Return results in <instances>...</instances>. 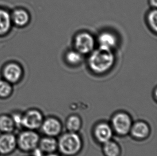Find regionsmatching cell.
Listing matches in <instances>:
<instances>
[{
	"instance_id": "obj_12",
	"label": "cell",
	"mask_w": 157,
	"mask_h": 156,
	"mask_svg": "<svg viewBox=\"0 0 157 156\" xmlns=\"http://www.w3.org/2000/svg\"><path fill=\"white\" fill-rule=\"evenodd\" d=\"M95 135L99 141L106 143L110 140L112 131L110 127L106 124H100L95 129Z\"/></svg>"
},
{
	"instance_id": "obj_15",
	"label": "cell",
	"mask_w": 157,
	"mask_h": 156,
	"mask_svg": "<svg viewBox=\"0 0 157 156\" xmlns=\"http://www.w3.org/2000/svg\"><path fill=\"white\" fill-rule=\"evenodd\" d=\"M146 23L149 29L156 34L157 32V11L156 9H152L146 15Z\"/></svg>"
},
{
	"instance_id": "obj_19",
	"label": "cell",
	"mask_w": 157,
	"mask_h": 156,
	"mask_svg": "<svg viewBox=\"0 0 157 156\" xmlns=\"http://www.w3.org/2000/svg\"><path fill=\"white\" fill-rule=\"evenodd\" d=\"M13 87L10 82L6 80H0V98L6 99L10 96Z\"/></svg>"
},
{
	"instance_id": "obj_11",
	"label": "cell",
	"mask_w": 157,
	"mask_h": 156,
	"mask_svg": "<svg viewBox=\"0 0 157 156\" xmlns=\"http://www.w3.org/2000/svg\"><path fill=\"white\" fill-rule=\"evenodd\" d=\"M16 129L10 114H0V133H13Z\"/></svg>"
},
{
	"instance_id": "obj_3",
	"label": "cell",
	"mask_w": 157,
	"mask_h": 156,
	"mask_svg": "<svg viewBox=\"0 0 157 156\" xmlns=\"http://www.w3.org/2000/svg\"><path fill=\"white\" fill-rule=\"evenodd\" d=\"M96 41L91 33L82 31L77 33L74 39V49L83 55L90 54L94 49Z\"/></svg>"
},
{
	"instance_id": "obj_24",
	"label": "cell",
	"mask_w": 157,
	"mask_h": 156,
	"mask_svg": "<svg viewBox=\"0 0 157 156\" xmlns=\"http://www.w3.org/2000/svg\"><path fill=\"white\" fill-rule=\"evenodd\" d=\"M149 4L152 9H156L157 6V0H148Z\"/></svg>"
},
{
	"instance_id": "obj_4",
	"label": "cell",
	"mask_w": 157,
	"mask_h": 156,
	"mask_svg": "<svg viewBox=\"0 0 157 156\" xmlns=\"http://www.w3.org/2000/svg\"><path fill=\"white\" fill-rule=\"evenodd\" d=\"M81 147L78 135L71 132L62 136L59 141V148L64 154L71 155L78 152Z\"/></svg>"
},
{
	"instance_id": "obj_10",
	"label": "cell",
	"mask_w": 157,
	"mask_h": 156,
	"mask_svg": "<svg viewBox=\"0 0 157 156\" xmlns=\"http://www.w3.org/2000/svg\"><path fill=\"white\" fill-rule=\"evenodd\" d=\"M21 68L18 65L15 64H9L4 70V77L6 81L10 83L17 82L21 78Z\"/></svg>"
},
{
	"instance_id": "obj_13",
	"label": "cell",
	"mask_w": 157,
	"mask_h": 156,
	"mask_svg": "<svg viewBox=\"0 0 157 156\" xmlns=\"http://www.w3.org/2000/svg\"><path fill=\"white\" fill-rule=\"evenodd\" d=\"M66 63L73 67L79 65L83 61V55L75 49L70 50L66 52L64 56Z\"/></svg>"
},
{
	"instance_id": "obj_20",
	"label": "cell",
	"mask_w": 157,
	"mask_h": 156,
	"mask_svg": "<svg viewBox=\"0 0 157 156\" xmlns=\"http://www.w3.org/2000/svg\"><path fill=\"white\" fill-rule=\"evenodd\" d=\"M104 150L107 156H117L119 154V148L117 144L113 142L105 143Z\"/></svg>"
},
{
	"instance_id": "obj_23",
	"label": "cell",
	"mask_w": 157,
	"mask_h": 156,
	"mask_svg": "<svg viewBox=\"0 0 157 156\" xmlns=\"http://www.w3.org/2000/svg\"><path fill=\"white\" fill-rule=\"evenodd\" d=\"M32 156H44V152L39 147H36L31 151Z\"/></svg>"
},
{
	"instance_id": "obj_16",
	"label": "cell",
	"mask_w": 157,
	"mask_h": 156,
	"mask_svg": "<svg viewBox=\"0 0 157 156\" xmlns=\"http://www.w3.org/2000/svg\"><path fill=\"white\" fill-rule=\"evenodd\" d=\"M149 129L144 122H137L132 128V134L137 138H144L149 134Z\"/></svg>"
},
{
	"instance_id": "obj_9",
	"label": "cell",
	"mask_w": 157,
	"mask_h": 156,
	"mask_svg": "<svg viewBox=\"0 0 157 156\" xmlns=\"http://www.w3.org/2000/svg\"><path fill=\"white\" fill-rule=\"evenodd\" d=\"M41 127L43 132L49 136L57 135L61 130L59 122L53 118H49L43 121Z\"/></svg>"
},
{
	"instance_id": "obj_2",
	"label": "cell",
	"mask_w": 157,
	"mask_h": 156,
	"mask_svg": "<svg viewBox=\"0 0 157 156\" xmlns=\"http://www.w3.org/2000/svg\"><path fill=\"white\" fill-rule=\"evenodd\" d=\"M17 148L23 152H31L38 146L40 138L33 130L23 129L16 136Z\"/></svg>"
},
{
	"instance_id": "obj_25",
	"label": "cell",
	"mask_w": 157,
	"mask_h": 156,
	"mask_svg": "<svg viewBox=\"0 0 157 156\" xmlns=\"http://www.w3.org/2000/svg\"><path fill=\"white\" fill-rule=\"evenodd\" d=\"M46 156H58L57 155H56V154H48V155H47Z\"/></svg>"
},
{
	"instance_id": "obj_1",
	"label": "cell",
	"mask_w": 157,
	"mask_h": 156,
	"mask_svg": "<svg viewBox=\"0 0 157 156\" xmlns=\"http://www.w3.org/2000/svg\"><path fill=\"white\" fill-rule=\"evenodd\" d=\"M113 50L99 48L90 54L87 64L92 72L98 74H104L113 67L115 56Z\"/></svg>"
},
{
	"instance_id": "obj_22",
	"label": "cell",
	"mask_w": 157,
	"mask_h": 156,
	"mask_svg": "<svg viewBox=\"0 0 157 156\" xmlns=\"http://www.w3.org/2000/svg\"><path fill=\"white\" fill-rule=\"evenodd\" d=\"M16 129L23 128L22 127V116L23 112L13 111L11 114Z\"/></svg>"
},
{
	"instance_id": "obj_14",
	"label": "cell",
	"mask_w": 157,
	"mask_h": 156,
	"mask_svg": "<svg viewBox=\"0 0 157 156\" xmlns=\"http://www.w3.org/2000/svg\"><path fill=\"white\" fill-rule=\"evenodd\" d=\"M38 145L43 152L51 153L55 151L57 147V142L52 137H44L39 141Z\"/></svg>"
},
{
	"instance_id": "obj_5",
	"label": "cell",
	"mask_w": 157,
	"mask_h": 156,
	"mask_svg": "<svg viewBox=\"0 0 157 156\" xmlns=\"http://www.w3.org/2000/svg\"><path fill=\"white\" fill-rule=\"evenodd\" d=\"M43 122V115L38 110L30 109L23 112L22 127L23 129L34 131L41 127Z\"/></svg>"
},
{
	"instance_id": "obj_8",
	"label": "cell",
	"mask_w": 157,
	"mask_h": 156,
	"mask_svg": "<svg viewBox=\"0 0 157 156\" xmlns=\"http://www.w3.org/2000/svg\"><path fill=\"white\" fill-rule=\"evenodd\" d=\"M99 48L113 50L117 44V36L112 32L104 31L100 33L97 39Z\"/></svg>"
},
{
	"instance_id": "obj_18",
	"label": "cell",
	"mask_w": 157,
	"mask_h": 156,
	"mask_svg": "<svg viewBox=\"0 0 157 156\" xmlns=\"http://www.w3.org/2000/svg\"><path fill=\"white\" fill-rule=\"evenodd\" d=\"M13 19L15 23L19 26H23L28 23L29 16L25 11L17 10L13 15Z\"/></svg>"
},
{
	"instance_id": "obj_21",
	"label": "cell",
	"mask_w": 157,
	"mask_h": 156,
	"mask_svg": "<svg viewBox=\"0 0 157 156\" xmlns=\"http://www.w3.org/2000/svg\"><path fill=\"white\" fill-rule=\"evenodd\" d=\"M81 126V120L77 116H71L69 118L67 121V127L68 130L71 132H75L78 130Z\"/></svg>"
},
{
	"instance_id": "obj_6",
	"label": "cell",
	"mask_w": 157,
	"mask_h": 156,
	"mask_svg": "<svg viewBox=\"0 0 157 156\" xmlns=\"http://www.w3.org/2000/svg\"><path fill=\"white\" fill-rule=\"evenodd\" d=\"M17 148L16 135L13 133H0V155H10Z\"/></svg>"
},
{
	"instance_id": "obj_7",
	"label": "cell",
	"mask_w": 157,
	"mask_h": 156,
	"mask_svg": "<svg viewBox=\"0 0 157 156\" xmlns=\"http://www.w3.org/2000/svg\"><path fill=\"white\" fill-rule=\"evenodd\" d=\"M113 124L117 133L124 135L129 131L131 127V120L128 115L121 113L114 117Z\"/></svg>"
},
{
	"instance_id": "obj_17",
	"label": "cell",
	"mask_w": 157,
	"mask_h": 156,
	"mask_svg": "<svg viewBox=\"0 0 157 156\" xmlns=\"http://www.w3.org/2000/svg\"><path fill=\"white\" fill-rule=\"evenodd\" d=\"M10 17L5 11L0 10V34L8 32L10 27Z\"/></svg>"
}]
</instances>
